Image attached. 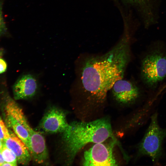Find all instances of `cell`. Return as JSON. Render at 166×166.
Wrapping results in <instances>:
<instances>
[{
  "instance_id": "cell-1",
  "label": "cell",
  "mask_w": 166,
  "mask_h": 166,
  "mask_svg": "<svg viewBox=\"0 0 166 166\" xmlns=\"http://www.w3.org/2000/svg\"><path fill=\"white\" fill-rule=\"evenodd\" d=\"M92 57L83 64L78 74L79 90L89 97L104 101L115 82L122 78V65L116 58Z\"/></svg>"
},
{
  "instance_id": "cell-2",
  "label": "cell",
  "mask_w": 166,
  "mask_h": 166,
  "mask_svg": "<svg viewBox=\"0 0 166 166\" xmlns=\"http://www.w3.org/2000/svg\"><path fill=\"white\" fill-rule=\"evenodd\" d=\"M65 164H71L78 153L89 143H97L113 138L110 123L103 118L89 122L73 121L61 133Z\"/></svg>"
},
{
  "instance_id": "cell-3",
  "label": "cell",
  "mask_w": 166,
  "mask_h": 166,
  "mask_svg": "<svg viewBox=\"0 0 166 166\" xmlns=\"http://www.w3.org/2000/svg\"><path fill=\"white\" fill-rule=\"evenodd\" d=\"M142 80L146 87L155 89L166 77V48L156 43L143 59L140 69Z\"/></svg>"
},
{
  "instance_id": "cell-4",
  "label": "cell",
  "mask_w": 166,
  "mask_h": 166,
  "mask_svg": "<svg viewBox=\"0 0 166 166\" xmlns=\"http://www.w3.org/2000/svg\"><path fill=\"white\" fill-rule=\"evenodd\" d=\"M157 118L156 112L152 116L150 124L138 147L139 156H148L154 163L162 155V142L166 136V128L160 127Z\"/></svg>"
},
{
  "instance_id": "cell-5",
  "label": "cell",
  "mask_w": 166,
  "mask_h": 166,
  "mask_svg": "<svg viewBox=\"0 0 166 166\" xmlns=\"http://www.w3.org/2000/svg\"><path fill=\"white\" fill-rule=\"evenodd\" d=\"M116 141L109 143H95L84 153L82 164L84 166H117L113 154Z\"/></svg>"
},
{
  "instance_id": "cell-6",
  "label": "cell",
  "mask_w": 166,
  "mask_h": 166,
  "mask_svg": "<svg viewBox=\"0 0 166 166\" xmlns=\"http://www.w3.org/2000/svg\"><path fill=\"white\" fill-rule=\"evenodd\" d=\"M5 109L6 119L8 125L29 149L30 135L23 124L24 121L26 117L22 109L12 100L8 101Z\"/></svg>"
},
{
  "instance_id": "cell-7",
  "label": "cell",
  "mask_w": 166,
  "mask_h": 166,
  "mask_svg": "<svg viewBox=\"0 0 166 166\" xmlns=\"http://www.w3.org/2000/svg\"><path fill=\"white\" fill-rule=\"evenodd\" d=\"M69 124L65 113L57 107H52L43 116L38 128L41 131L47 133H62Z\"/></svg>"
},
{
  "instance_id": "cell-8",
  "label": "cell",
  "mask_w": 166,
  "mask_h": 166,
  "mask_svg": "<svg viewBox=\"0 0 166 166\" xmlns=\"http://www.w3.org/2000/svg\"><path fill=\"white\" fill-rule=\"evenodd\" d=\"M111 89L115 99L118 102L124 104L134 102L140 95V89L137 85L122 78L117 80Z\"/></svg>"
},
{
  "instance_id": "cell-9",
  "label": "cell",
  "mask_w": 166,
  "mask_h": 166,
  "mask_svg": "<svg viewBox=\"0 0 166 166\" xmlns=\"http://www.w3.org/2000/svg\"><path fill=\"white\" fill-rule=\"evenodd\" d=\"M38 89V81L33 75L27 74L22 76L13 86V93L16 100L26 99L34 97Z\"/></svg>"
},
{
  "instance_id": "cell-10",
  "label": "cell",
  "mask_w": 166,
  "mask_h": 166,
  "mask_svg": "<svg viewBox=\"0 0 166 166\" xmlns=\"http://www.w3.org/2000/svg\"><path fill=\"white\" fill-rule=\"evenodd\" d=\"M4 145L16 155L18 162L28 165L32 159L29 150L25 144L14 133L10 132L9 137L3 141Z\"/></svg>"
},
{
  "instance_id": "cell-11",
  "label": "cell",
  "mask_w": 166,
  "mask_h": 166,
  "mask_svg": "<svg viewBox=\"0 0 166 166\" xmlns=\"http://www.w3.org/2000/svg\"><path fill=\"white\" fill-rule=\"evenodd\" d=\"M135 6L142 16L144 22L149 23L156 18L155 9L152 0H125Z\"/></svg>"
},
{
  "instance_id": "cell-12",
  "label": "cell",
  "mask_w": 166,
  "mask_h": 166,
  "mask_svg": "<svg viewBox=\"0 0 166 166\" xmlns=\"http://www.w3.org/2000/svg\"><path fill=\"white\" fill-rule=\"evenodd\" d=\"M0 152L5 162L9 163L13 166L17 165L18 162L16 155L4 144Z\"/></svg>"
},
{
  "instance_id": "cell-13",
  "label": "cell",
  "mask_w": 166,
  "mask_h": 166,
  "mask_svg": "<svg viewBox=\"0 0 166 166\" xmlns=\"http://www.w3.org/2000/svg\"><path fill=\"white\" fill-rule=\"evenodd\" d=\"M10 135V131L8 129L0 117V140L3 142Z\"/></svg>"
},
{
  "instance_id": "cell-14",
  "label": "cell",
  "mask_w": 166,
  "mask_h": 166,
  "mask_svg": "<svg viewBox=\"0 0 166 166\" xmlns=\"http://www.w3.org/2000/svg\"><path fill=\"white\" fill-rule=\"evenodd\" d=\"M2 3L0 1V37L5 34L7 31V28L4 21L2 15Z\"/></svg>"
},
{
  "instance_id": "cell-15",
  "label": "cell",
  "mask_w": 166,
  "mask_h": 166,
  "mask_svg": "<svg viewBox=\"0 0 166 166\" xmlns=\"http://www.w3.org/2000/svg\"><path fill=\"white\" fill-rule=\"evenodd\" d=\"M7 68V65L6 62L0 58V73L5 72Z\"/></svg>"
},
{
  "instance_id": "cell-16",
  "label": "cell",
  "mask_w": 166,
  "mask_h": 166,
  "mask_svg": "<svg viewBox=\"0 0 166 166\" xmlns=\"http://www.w3.org/2000/svg\"><path fill=\"white\" fill-rule=\"evenodd\" d=\"M5 162L0 151V166H2Z\"/></svg>"
},
{
  "instance_id": "cell-17",
  "label": "cell",
  "mask_w": 166,
  "mask_h": 166,
  "mask_svg": "<svg viewBox=\"0 0 166 166\" xmlns=\"http://www.w3.org/2000/svg\"><path fill=\"white\" fill-rule=\"evenodd\" d=\"M4 146L3 142L0 140V151L2 149Z\"/></svg>"
},
{
  "instance_id": "cell-18",
  "label": "cell",
  "mask_w": 166,
  "mask_h": 166,
  "mask_svg": "<svg viewBox=\"0 0 166 166\" xmlns=\"http://www.w3.org/2000/svg\"><path fill=\"white\" fill-rule=\"evenodd\" d=\"M2 166H13V165L9 163L5 162Z\"/></svg>"
},
{
  "instance_id": "cell-19",
  "label": "cell",
  "mask_w": 166,
  "mask_h": 166,
  "mask_svg": "<svg viewBox=\"0 0 166 166\" xmlns=\"http://www.w3.org/2000/svg\"><path fill=\"white\" fill-rule=\"evenodd\" d=\"M1 53L0 52V55H1Z\"/></svg>"
}]
</instances>
